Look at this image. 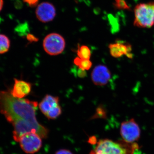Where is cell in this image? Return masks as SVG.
I'll use <instances>...</instances> for the list:
<instances>
[{"label":"cell","mask_w":154,"mask_h":154,"mask_svg":"<svg viewBox=\"0 0 154 154\" xmlns=\"http://www.w3.org/2000/svg\"><path fill=\"white\" fill-rule=\"evenodd\" d=\"M38 103L28 99L15 98L10 91H0V113L14 128L13 137L18 142L22 135L36 133L41 138H46L47 128L39 124L36 117Z\"/></svg>","instance_id":"6da1fadb"},{"label":"cell","mask_w":154,"mask_h":154,"mask_svg":"<svg viewBox=\"0 0 154 154\" xmlns=\"http://www.w3.org/2000/svg\"><path fill=\"white\" fill-rule=\"evenodd\" d=\"M86 75H87V73H86V70L79 68V71L78 72V76L81 78H83L85 77Z\"/></svg>","instance_id":"2e32d148"},{"label":"cell","mask_w":154,"mask_h":154,"mask_svg":"<svg viewBox=\"0 0 154 154\" xmlns=\"http://www.w3.org/2000/svg\"><path fill=\"white\" fill-rule=\"evenodd\" d=\"M3 5H4L3 0H0V11H2L3 8Z\"/></svg>","instance_id":"ac0fdd59"},{"label":"cell","mask_w":154,"mask_h":154,"mask_svg":"<svg viewBox=\"0 0 154 154\" xmlns=\"http://www.w3.org/2000/svg\"><path fill=\"white\" fill-rule=\"evenodd\" d=\"M77 53L79 57L85 59L90 60L91 54V50L88 46L85 45L79 46L77 51Z\"/></svg>","instance_id":"5bb4252c"},{"label":"cell","mask_w":154,"mask_h":154,"mask_svg":"<svg viewBox=\"0 0 154 154\" xmlns=\"http://www.w3.org/2000/svg\"><path fill=\"white\" fill-rule=\"evenodd\" d=\"M134 12L135 26L149 28L154 25V3L138 4L135 8Z\"/></svg>","instance_id":"3957f363"},{"label":"cell","mask_w":154,"mask_h":154,"mask_svg":"<svg viewBox=\"0 0 154 154\" xmlns=\"http://www.w3.org/2000/svg\"><path fill=\"white\" fill-rule=\"evenodd\" d=\"M116 6L119 9H128L129 8L124 0H116Z\"/></svg>","instance_id":"9a60e30c"},{"label":"cell","mask_w":154,"mask_h":154,"mask_svg":"<svg viewBox=\"0 0 154 154\" xmlns=\"http://www.w3.org/2000/svg\"><path fill=\"white\" fill-rule=\"evenodd\" d=\"M55 154H73L70 151L66 149H61L58 151Z\"/></svg>","instance_id":"e0dca14e"},{"label":"cell","mask_w":154,"mask_h":154,"mask_svg":"<svg viewBox=\"0 0 154 154\" xmlns=\"http://www.w3.org/2000/svg\"><path fill=\"white\" fill-rule=\"evenodd\" d=\"M74 63L79 68L85 70H88L91 68L92 63L89 59H85L79 57H76L74 60Z\"/></svg>","instance_id":"7c38bea8"},{"label":"cell","mask_w":154,"mask_h":154,"mask_svg":"<svg viewBox=\"0 0 154 154\" xmlns=\"http://www.w3.org/2000/svg\"><path fill=\"white\" fill-rule=\"evenodd\" d=\"M41 137L36 133L29 132L22 135L18 142L22 149L26 153L34 154L42 145Z\"/></svg>","instance_id":"5b68a950"},{"label":"cell","mask_w":154,"mask_h":154,"mask_svg":"<svg viewBox=\"0 0 154 154\" xmlns=\"http://www.w3.org/2000/svg\"><path fill=\"white\" fill-rule=\"evenodd\" d=\"M36 14L38 20L46 23L52 21L56 15V10L52 4L44 2L39 4L36 9Z\"/></svg>","instance_id":"ba28073f"},{"label":"cell","mask_w":154,"mask_h":154,"mask_svg":"<svg viewBox=\"0 0 154 154\" xmlns=\"http://www.w3.org/2000/svg\"><path fill=\"white\" fill-rule=\"evenodd\" d=\"M59 102L58 97L47 95L39 103L38 106L41 112L46 116L59 106Z\"/></svg>","instance_id":"8fae6325"},{"label":"cell","mask_w":154,"mask_h":154,"mask_svg":"<svg viewBox=\"0 0 154 154\" xmlns=\"http://www.w3.org/2000/svg\"><path fill=\"white\" fill-rule=\"evenodd\" d=\"M30 83L17 79H14V87L11 90V95L15 98L23 99L30 94L31 91Z\"/></svg>","instance_id":"30bf717a"},{"label":"cell","mask_w":154,"mask_h":154,"mask_svg":"<svg viewBox=\"0 0 154 154\" xmlns=\"http://www.w3.org/2000/svg\"><path fill=\"white\" fill-rule=\"evenodd\" d=\"M109 48L110 55L113 57L118 58L125 55L128 58H132L133 57L131 45L123 41H117L110 44Z\"/></svg>","instance_id":"9c48e42d"},{"label":"cell","mask_w":154,"mask_h":154,"mask_svg":"<svg viewBox=\"0 0 154 154\" xmlns=\"http://www.w3.org/2000/svg\"><path fill=\"white\" fill-rule=\"evenodd\" d=\"M128 143L123 140L114 142L109 139L99 140L94 150L90 154H132L134 149L137 146Z\"/></svg>","instance_id":"7a4b0ae2"},{"label":"cell","mask_w":154,"mask_h":154,"mask_svg":"<svg viewBox=\"0 0 154 154\" xmlns=\"http://www.w3.org/2000/svg\"><path fill=\"white\" fill-rule=\"evenodd\" d=\"M120 132L123 140L128 143H133L140 137V128L134 119L122 122Z\"/></svg>","instance_id":"8992f818"},{"label":"cell","mask_w":154,"mask_h":154,"mask_svg":"<svg viewBox=\"0 0 154 154\" xmlns=\"http://www.w3.org/2000/svg\"><path fill=\"white\" fill-rule=\"evenodd\" d=\"M110 71L104 65H99L94 68L91 73L93 83L97 86H105L111 79Z\"/></svg>","instance_id":"52a82bcc"},{"label":"cell","mask_w":154,"mask_h":154,"mask_svg":"<svg viewBox=\"0 0 154 154\" xmlns=\"http://www.w3.org/2000/svg\"><path fill=\"white\" fill-rule=\"evenodd\" d=\"M64 38L60 34L51 33L45 36L43 46L45 52L51 55H57L63 52L65 48Z\"/></svg>","instance_id":"277c9868"},{"label":"cell","mask_w":154,"mask_h":154,"mask_svg":"<svg viewBox=\"0 0 154 154\" xmlns=\"http://www.w3.org/2000/svg\"><path fill=\"white\" fill-rule=\"evenodd\" d=\"M11 45V41L8 37L4 34H0V54L8 51Z\"/></svg>","instance_id":"4fadbf2b"}]
</instances>
